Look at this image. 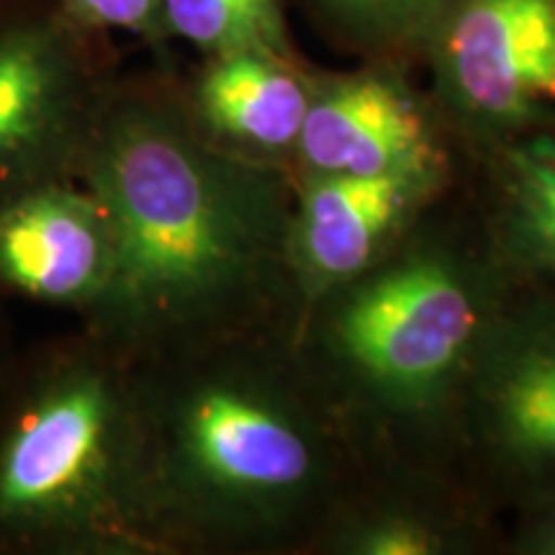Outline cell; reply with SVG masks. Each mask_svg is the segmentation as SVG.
<instances>
[{
  "label": "cell",
  "mask_w": 555,
  "mask_h": 555,
  "mask_svg": "<svg viewBox=\"0 0 555 555\" xmlns=\"http://www.w3.org/2000/svg\"><path fill=\"white\" fill-rule=\"evenodd\" d=\"M496 198L489 247L512 286L555 291V134L491 150Z\"/></svg>",
  "instance_id": "12"
},
{
  "label": "cell",
  "mask_w": 555,
  "mask_h": 555,
  "mask_svg": "<svg viewBox=\"0 0 555 555\" xmlns=\"http://www.w3.org/2000/svg\"><path fill=\"white\" fill-rule=\"evenodd\" d=\"M114 240L99 201L78 178L54 180L0 204V298L67 309L99 304Z\"/></svg>",
  "instance_id": "10"
},
{
  "label": "cell",
  "mask_w": 555,
  "mask_h": 555,
  "mask_svg": "<svg viewBox=\"0 0 555 555\" xmlns=\"http://www.w3.org/2000/svg\"><path fill=\"white\" fill-rule=\"evenodd\" d=\"M450 0H301L319 34L360 62L420 65Z\"/></svg>",
  "instance_id": "13"
},
{
  "label": "cell",
  "mask_w": 555,
  "mask_h": 555,
  "mask_svg": "<svg viewBox=\"0 0 555 555\" xmlns=\"http://www.w3.org/2000/svg\"><path fill=\"white\" fill-rule=\"evenodd\" d=\"M75 178L114 240L108 286L82 330L129 363L268 332L296 298L298 185L283 163L234 155L201 134L165 62L119 73Z\"/></svg>",
  "instance_id": "1"
},
{
  "label": "cell",
  "mask_w": 555,
  "mask_h": 555,
  "mask_svg": "<svg viewBox=\"0 0 555 555\" xmlns=\"http://www.w3.org/2000/svg\"><path fill=\"white\" fill-rule=\"evenodd\" d=\"M412 67L371 60L352 73H317L294 155L298 170L386 176L448 165V127Z\"/></svg>",
  "instance_id": "8"
},
{
  "label": "cell",
  "mask_w": 555,
  "mask_h": 555,
  "mask_svg": "<svg viewBox=\"0 0 555 555\" xmlns=\"http://www.w3.org/2000/svg\"><path fill=\"white\" fill-rule=\"evenodd\" d=\"M324 532L330 551L345 555H446L463 545L450 519L401 502H345Z\"/></svg>",
  "instance_id": "15"
},
{
  "label": "cell",
  "mask_w": 555,
  "mask_h": 555,
  "mask_svg": "<svg viewBox=\"0 0 555 555\" xmlns=\"http://www.w3.org/2000/svg\"><path fill=\"white\" fill-rule=\"evenodd\" d=\"M147 504L165 551H255L347 502L345 416L268 332L137 365Z\"/></svg>",
  "instance_id": "2"
},
{
  "label": "cell",
  "mask_w": 555,
  "mask_h": 555,
  "mask_svg": "<svg viewBox=\"0 0 555 555\" xmlns=\"http://www.w3.org/2000/svg\"><path fill=\"white\" fill-rule=\"evenodd\" d=\"M512 296L491 255L416 224L307 314V365L339 414L427 427L457 414L478 345Z\"/></svg>",
  "instance_id": "4"
},
{
  "label": "cell",
  "mask_w": 555,
  "mask_h": 555,
  "mask_svg": "<svg viewBox=\"0 0 555 555\" xmlns=\"http://www.w3.org/2000/svg\"><path fill=\"white\" fill-rule=\"evenodd\" d=\"M119 73L108 34L54 0H0V204L78 176Z\"/></svg>",
  "instance_id": "5"
},
{
  "label": "cell",
  "mask_w": 555,
  "mask_h": 555,
  "mask_svg": "<svg viewBox=\"0 0 555 555\" xmlns=\"http://www.w3.org/2000/svg\"><path fill=\"white\" fill-rule=\"evenodd\" d=\"M69 18L90 31H124L152 47L165 57L163 29H159V5L163 0H54Z\"/></svg>",
  "instance_id": "16"
},
{
  "label": "cell",
  "mask_w": 555,
  "mask_h": 555,
  "mask_svg": "<svg viewBox=\"0 0 555 555\" xmlns=\"http://www.w3.org/2000/svg\"><path fill=\"white\" fill-rule=\"evenodd\" d=\"M515 551L525 555H555V489L522 502Z\"/></svg>",
  "instance_id": "17"
},
{
  "label": "cell",
  "mask_w": 555,
  "mask_h": 555,
  "mask_svg": "<svg viewBox=\"0 0 555 555\" xmlns=\"http://www.w3.org/2000/svg\"><path fill=\"white\" fill-rule=\"evenodd\" d=\"M455 420L499 489H555V291L530 288L499 311L463 384Z\"/></svg>",
  "instance_id": "7"
},
{
  "label": "cell",
  "mask_w": 555,
  "mask_h": 555,
  "mask_svg": "<svg viewBox=\"0 0 555 555\" xmlns=\"http://www.w3.org/2000/svg\"><path fill=\"white\" fill-rule=\"evenodd\" d=\"M317 69L298 54L242 50L201 57L178 86L201 134L234 155L294 159Z\"/></svg>",
  "instance_id": "11"
},
{
  "label": "cell",
  "mask_w": 555,
  "mask_h": 555,
  "mask_svg": "<svg viewBox=\"0 0 555 555\" xmlns=\"http://www.w3.org/2000/svg\"><path fill=\"white\" fill-rule=\"evenodd\" d=\"M18 347L11 337V327H9V317L3 311V298H0V388H3L5 378H9V371L13 365V358H16Z\"/></svg>",
  "instance_id": "18"
},
{
  "label": "cell",
  "mask_w": 555,
  "mask_h": 555,
  "mask_svg": "<svg viewBox=\"0 0 555 555\" xmlns=\"http://www.w3.org/2000/svg\"><path fill=\"white\" fill-rule=\"evenodd\" d=\"M420 65L448 131L476 150L555 134V0H450Z\"/></svg>",
  "instance_id": "6"
},
{
  "label": "cell",
  "mask_w": 555,
  "mask_h": 555,
  "mask_svg": "<svg viewBox=\"0 0 555 555\" xmlns=\"http://www.w3.org/2000/svg\"><path fill=\"white\" fill-rule=\"evenodd\" d=\"M137 365L88 330L16 352L0 388V555H152Z\"/></svg>",
  "instance_id": "3"
},
{
  "label": "cell",
  "mask_w": 555,
  "mask_h": 555,
  "mask_svg": "<svg viewBox=\"0 0 555 555\" xmlns=\"http://www.w3.org/2000/svg\"><path fill=\"white\" fill-rule=\"evenodd\" d=\"M448 176V165L386 176L301 172L291 221V273L304 311L391 253L446 191Z\"/></svg>",
  "instance_id": "9"
},
{
  "label": "cell",
  "mask_w": 555,
  "mask_h": 555,
  "mask_svg": "<svg viewBox=\"0 0 555 555\" xmlns=\"http://www.w3.org/2000/svg\"><path fill=\"white\" fill-rule=\"evenodd\" d=\"M165 47L183 41L201 57L242 50L298 54L283 0H163Z\"/></svg>",
  "instance_id": "14"
}]
</instances>
